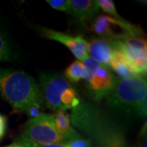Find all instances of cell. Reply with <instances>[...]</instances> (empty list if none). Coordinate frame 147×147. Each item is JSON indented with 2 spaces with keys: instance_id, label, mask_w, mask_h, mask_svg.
Returning a JSON list of instances; mask_svg holds the SVG:
<instances>
[{
  "instance_id": "cell-5",
  "label": "cell",
  "mask_w": 147,
  "mask_h": 147,
  "mask_svg": "<svg viewBox=\"0 0 147 147\" xmlns=\"http://www.w3.org/2000/svg\"><path fill=\"white\" fill-rule=\"evenodd\" d=\"M114 50L123 53L127 59L135 75L146 76L147 70L146 39L129 37L123 40L110 41Z\"/></svg>"
},
{
  "instance_id": "cell-3",
  "label": "cell",
  "mask_w": 147,
  "mask_h": 147,
  "mask_svg": "<svg viewBox=\"0 0 147 147\" xmlns=\"http://www.w3.org/2000/svg\"><path fill=\"white\" fill-rule=\"evenodd\" d=\"M105 98L110 110L119 117L128 120L145 118L147 113L146 76L118 78L114 88Z\"/></svg>"
},
{
  "instance_id": "cell-1",
  "label": "cell",
  "mask_w": 147,
  "mask_h": 147,
  "mask_svg": "<svg viewBox=\"0 0 147 147\" xmlns=\"http://www.w3.org/2000/svg\"><path fill=\"white\" fill-rule=\"evenodd\" d=\"M70 120L91 141L93 147H130L120 123L94 104L81 101L72 110Z\"/></svg>"
},
{
  "instance_id": "cell-21",
  "label": "cell",
  "mask_w": 147,
  "mask_h": 147,
  "mask_svg": "<svg viewBox=\"0 0 147 147\" xmlns=\"http://www.w3.org/2000/svg\"><path fill=\"white\" fill-rule=\"evenodd\" d=\"M35 147H68L64 143H54V144H47V145H38L34 143Z\"/></svg>"
},
{
  "instance_id": "cell-9",
  "label": "cell",
  "mask_w": 147,
  "mask_h": 147,
  "mask_svg": "<svg viewBox=\"0 0 147 147\" xmlns=\"http://www.w3.org/2000/svg\"><path fill=\"white\" fill-rule=\"evenodd\" d=\"M38 31L41 35L46 38L57 41L63 44L73 53L79 61H83L88 57V41L82 35L73 36L65 33L57 31L55 30L45 27H39Z\"/></svg>"
},
{
  "instance_id": "cell-8",
  "label": "cell",
  "mask_w": 147,
  "mask_h": 147,
  "mask_svg": "<svg viewBox=\"0 0 147 147\" xmlns=\"http://www.w3.org/2000/svg\"><path fill=\"white\" fill-rule=\"evenodd\" d=\"M118 78L115 77L110 67L103 65L95 69L92 72L88 71V75L85 79L92 98L100 101L106 97L114 88Z\"/></svg>"
},
{
  "instance_id": "cell-7",
  "label": "cell",
  "mask_w": 147,
  "mask_h": 147,
  "mask_svg": "<svg viewBox=\"0 0 147 147\" xmlns=\"http://www.w3.org/2000/svg\"><path fill=\"white\" fill-rule=\"evenodd\" d=\"M38 78L47 108L54 111L61 110V96L72 85L61 74L40 73Z\"/></svg>"
},
{
  "instance_id": "cell-13",
  "label": "cell",
  "mask_w": 147,
  "mask_h": 147,
  "mask_svg": "<svg viewBox=\"0 0 147 147\" xmlns=\"http://www.w3.org/2000/svg\"><path fill=\"white\" fill-rule=\"evenodd\" d=\"M53 116L56 129L58 133L63 137L65 141L75 131L74 128L70 126V115L64 110H57L55 114H53Z\"/></svg>"
},
{
  "instance_id": "cell-6",
  "label": "cell",
  "mask_w": 147,
  "mask_h": 147,
  "mask_svg": "<svg viewBox=\"0 0 147 147\" xmlns=\"http://www.w3.org/2000/svg\"><path fill=\"white\" fill-rule=\"evenodd\" d=\"M21 137L38 145L60 143L64 141L63 137L56 129L53 115L48 114H39L30 119Z\"/></svg>"
},
{
  "instance_id": "cell-4",
  "label": "cell",
  "mask_w": 147,
  "mask_h": 147,
  "mask_svg": "<svg viewBox=\"0 0 147 147\" xmlns=\"http://www.w3.org/2000/svg\"><path fill=\"white\" fill-rule=\"evenodd\" d=\"M91 29L97 35L109 41L123 40L129 37H141L143 34L142 29L124 21L113 16L100 15L95 18Z\"/></svg>"
},
{
  "instance_id": "cell-2",
  "label": "cell",
  "mask_w": 147,
  "mask_h": 147,
  "mask_svg": "<svg viewBox=\"0 0 147 147\" xmlns=\"http://www.w3.org/2000/svg\"><path fill=\"white\" fill-rule=\"evenodd\" d=\"M0 95L14 113H24L32 107L42 108V90L36 80L22 70L0 68Z\"/></svg>"
},
{
  "instance_id": "cell-19",
  "label": "cell",
  "mask_w": 147,
  "mask_h": 147,
  "mask_svg": "<svg viewBox=\"0 0 147 147\" xmlns=\"http://www.w3.org/2000/svg\"><path fill=\"white\" fill-rule=\"evenodd\" d=\"M147 128H146V122L145 123L144 126L140 131L139 136L137 138V143L134 147H147Z\"/></svg>"
},
{
  "instance_id": "cell-15",
  "label": "cell",
  "mask_w": 147,
  "mask_h": 147,
  "mask_svg": "<svg viewBox=\"0 0 147 147\" xmlns=\"http://www.w3.org/2000/svg\"><path fill=\"white\" fill-rule=\"evenodd\" d=\"M16 58L9 37L0 29V62H11L15 61Z\"/></svg>"
},
{
  "instance_id": "cell-18",
  "label": "cell",
  "mask_w": 147,
  "mask_h": 147,
  "mask_svg": "<svg viewBox=\"0 0 147 147\" xmlns=\"http://www.w3.org/2000/svg\"><path fill=\"white\" fill-rule=\"evenodd\" d=\"M47 3L56 10L71 14L69 0H47Z\"/></svg>"
},
{
  "instance_id": "cell-20",
  "label": "cell",
  "mask_w": 147,
  "mask_h": 147,
  "mask_svg": "<svg viewBox=\"0 0 147 147\" xmlns=\"http://www.w3.org/2000/svg\"><path fill=\"white\" fill-rule=\"evenodd\" d=\"M7 129V119L4 115L0 113V142L3 140Z\"/></svg>"
},
{
  "instance_id": "cell-12",
  "label": "cell",
  "mask_w": 147,
  "mask_h": 147,
  "mask_svg": "<svg viewBox=\"0 0 147 147\" xmlns=\"http://www.w3.org/2000/svg\"><path fill=\"white\" fill-rule=\"evenodd\" d=\"M110 67L118 74L119 79H126L132 76H136L132 71L131 65L128 62L127 59L123 53L119 51L114 50Z\"/></svg>"
},
{
  "instance_id": "cell-14",
  "label": "cell",
  "mask_w": 147,
  "mask_h": 147,
  "mask_svg": "<svg viewBox=\"0 0 147 147\" xmlns=\"http://www.w3.org/2000/svg\"><path fill=\"white\" fill-rule=\"evenodd\" d=\"M88 75V71L84 66V63L76 60L70 64L65 70V78L70 83L76 84L80 80H85Z\"/></svg>"
},
{
  "instance_id": "cell-16",
  "label": "cell",
  "mask_w": 147,
  "mask_h": 147,
  "mask_svg": "<svg viewBox=\"0 0 147 147\" xmlns=\"http://www.w3.org/2000/svg\"><path fill=\"white\" fill-rule=\"evenodd\" d=\"M68 147H93L90 140L82 137L75 131L73 134L65 140V143Z\"/></svg>"
},
{
  "instance_id": "cell-10",
  "label": "cell",
  "mask_w": 147,
  "mask_h": 147,
  "mask_svg": "<svg viewBox=\"0 0 147 147\" xmlns=\"http://www.w3.org/2000/svg\"><path fill=\"white\" fill-rule=\"evenodd\" d=\"M114 48L109 40L92 38L88 42V54L90 58L100 65L110 67Z\"/></svg>"
},
{
  "instance_id": "cell-11",
  "label": "cell",
  "mask_w": 147,
  "mask_h": 147,
  "mask_svg": "<svg viewBox=\"0 0 147 147\" xmlns=\"http://www.w3.org/2000/svg\"><path fill=\"white\" fill-rule=\"evenodd\" d=\"M71 14L82 23L91 20L99 11V7L93 0H69Z\"/></svg>"
},
{
  "instance_id": "cell-17",
  "label": "cell",
  "mask_w": 147,
  "mask_h": 147,
  "mask_svg": "<svg viewBox=\"0 0 147 147\" xmlns=\"http://www.w3.org/2000/svg\"><path fill=\"white\" fill-rule=\"evenodd\" d=\"M96 3L98 6L99 9H101L103 11L110 14V16H113V17H115V18H118V19L122 18L119 15V13L117 12L114 1H112V0H97V1H96Z\"/></svg>"
}]
</instances>
